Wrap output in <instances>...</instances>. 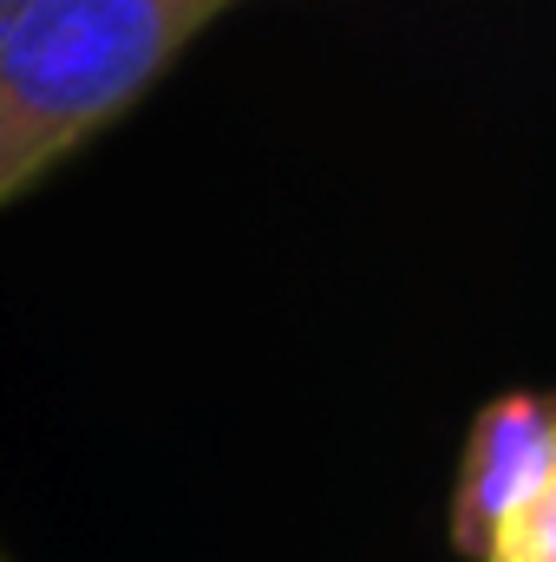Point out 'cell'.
I'll list each match as a JSON object with an SVG mask.
<instances>
[{
    "label": "cell",
    "mask_w": 556,
    "mask_h": 562,
    "mask_svg": "<svg viewBox=\"0 0 556 562\" xmlns=\"http://www.w3.org/2000/svg\"><path fill=\"white\" fill-rule=\"evenodd\" d=\"M20 13V0H0V33H7V20Z\"/></svg>",
    "instance_id": "277c9868"
},
{
    "label": "cell",
    "mask_w": 556,
    "mask_h": 562,
    "mask_svg": "<svg viewBox=\"0 0 556 562\" xmlns=\"http://www.w3.org/2000/svg\"><path fill=\"white\" fill-rule=\"evenodd\" d=\"M230 7L243 0H20L0 33V210L132 112Z\"/></svg>",
    "instance_id": "6da1fadb"
},
{
    "label": "cell",
    "mask_w": 556,
    "mask_h": 562,
    "mask_svg": "<svg viewBox=\"0 0 556 562\" xmlns=\"http://www.w3.org/2000/svg\"><path fill=\"white\" fill-rule=\"evenodd\" d=\"M445 530L452 550L471 562L556 530V431L537 393H504L471 419Z\"/></svg>",
    "instance_id": "7a4b0ae2"
},
{
    "label": "cell",
    "mask_w": 556,
    "mask_h": 562,
    "mask_svg": "<svg viewBox=\"0 0 556 562\" xmlns=\"http://www.w3.org/2000/svg\"><path fill=\"white\" fill-rule=\"evenodd\" d=\"M485 562H556V530H544V537H518V543L491 550Z\"/></svg>",
    "instance_id": "3957f363"
}]
</instances>
